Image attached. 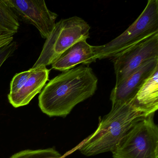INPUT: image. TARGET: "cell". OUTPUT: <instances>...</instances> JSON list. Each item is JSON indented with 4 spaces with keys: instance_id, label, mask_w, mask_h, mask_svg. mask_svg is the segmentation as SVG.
<instances>
[{
    "instance_id": "obj_1",
    "label": "cell",
    "mask_w": 158,
    "mask_h": 158,
    "mask_svg": "<svg viewBox=\"0 0 158 158\" xmlns=\"http://www.w3.org/2000/svg\"><path fill=\"white\" fill-rule=\"evenodd\" d=\"M98 82L88 66L63 72L45 86L39 97V106L50 117H66L77 104L95 94Z\"/></svg>"
},
{
    "instance_id": "obj_2",
    "label": "cell",
    "mask_w": 158,
    "mask_h": 158,
    "mask_svg": "<svg viewBox=\"0 0 158 158\" xmlns=\"http://www.w3.org/2000/svg\"><path fill=\"white\" fill-rule=\"evenodd\" d=\"M134 98L128 101L112 105L111 110L100 121L96 131L77 148L81 153L91 156L112 152L136 123L155 114L139 105Z\"/></svg>"
},
{
    "instance_id": "obj_3",
    "label": "cell",
    "mask_w": 158,
    "mask_h": 158,
    "mask_svg": "<svg viewBox=\"0 0 158 158\" xmlns=\"http://www.w3.org/2000/svg\"><path fill=\"white\" fill-rule=\"evenodd\" d=\"M158 32V1L148 0L141 14L123 34L105 45L94 46L96 59H113Z\"/></svg>"
},
{
    "instance_id": "obj_4",
    "label": "cell",
    "mask_w": 158,
    "mask_h": 158,
    "mask_svg": "<svg viewBox=\"0 0 158 158\" xmlns=\"http://www.w3.org/2000/svg\"><path fill=\"white\" fill-rule=\"evenodd\" d=\"M90 29L89 24L77 16L61 19L56 23L32 69L52 64L74 44L80 40H87L89 38Z\"/></svg>"
},
{
    "instance_id": "obj_5",
    "label": "cell",
    "mask_w": 158,
    "mask_h": 158,
    "mask_svg": "<svg viewBox=\"0 0 158 158\" xmlns=\"http://www.w3.org/2000/svg\"><path fill=\"white\" fill-rule=\"evenodd\" d=\"M151 114L138 122L112 152L113 158H158V127Z\"/></svg>"
},
{
    "instance_id": "obj_6",
    "label": "cell",
    "mask_w": 158,
    "mask_h": 158,
    "mask_svg": "<svg viewBox=\"0 0 158 158\" xmlns=\"http://www.w3.org/2000/svg\"><path fill=\"white\" fill-rule=\"evenodd\" d=\"M158 58V32L113 58L118 85L148 61Z\"/></svg>"
},
{
    "instance_id": "obj_7",
    "label": "cell",
    "mask_w": 158,
    "mask_h": 158,
    "mask_svg": "<svg viewBox=\"0 0 158 158\" xmlns=\"http://www.w3.org/2000/svg\"><path fill=\"white\" fill-rule=\"evenodd\" d=\"M18 18L32 24L47 39L56 24L58 15L49 10L44 1L6 0Z\"/></svg>"
},
{
    "instance_id": "obj_8",
    "label": "cell",
    "mask_w": 158,
    "mask_h": 158,
    "mask_svg": "<svg viewBox=\"0 0 158 158\" xmlns=\"http://www.w3.org/2000/svg\"><path fill=\"white\" fill-rule=\"evenodd\" d=\"M158 67V58L148 61L137 70L118 85L111 92L112 105L131 100Z\"/></svg>"
},
{
    "instance_id": "obj_9",
    "label": "cell",
    "mask_w": 158,
    "mask_h": 158,
    "mask_svg": "<svg viewBox=\"0 0 158 158\" xmlns=\"http://www.w3.org/2000/svg\"><path fill=\"white\" fill-rule=\"evenodd\" d=\"M94 46L82 40L76 43L52 64V69L64 72L78 64L88 65L96 61Z\"/></svg>"
},
{
    "instance_id": "obj_10",
    "label": "cell",
    "mask_w": 158,
    "mask_h": 158,
    "mask_svg": "<svg viewBox=\"0 0 158 158\" xmlns=\"http://www.w3.org/2000/svg\"><path fill=\"white\" fill-rule=\"evenodd\" d=\"M32 69L31 75L23 87L15 94L8 95L9 102L15 108L29 104L48 80L49 70L47 67L41 66Z\"/></svg>"
},
{
    "instance_id": "obj_11",
    "label": "cell",
    "mask_w": 158,
    "mask_h": 158,
    "mask_svg": "<svg viewBox=\"0 0 158 158\" xmlns=\"http://www.w3.org/2000/svg\"><path fill=\"white\" fill-rule=\"evenodd\" d=\"M135 102L139 106L155 112L158 109V67L141 87Z\"/></svg>"
},
{
    "instance_id": "obj_12",
    "label": "cell",
    "mask_w": 158,
    "mask_h": 158,
    "mask_svg": "<svg viewBox=\"0 0 158 158\" xmlns=\"http://www.w3.org/2000/svg\"><path fill=\"white\" fill-rule=\"evenodd\" d=\"M19 27L18 16L6 0H0V36L13 37Z\"/></svg>"
},
{
    "instance_id": "obj_13",
    "label": "cell",
    "mask_w": 158,
    "mask_h": 158,
    "mask_svg": "<svg viewBox=\"0 0 158 158\" xmlns=\"http://www.w3.org/2000/svg\"><path fill=\"white\" fill-rule=\"evenodd\" d=\"M62 156L53 148L25 150L17 152L10 158H60Z\"/></svg>"
},
{
    "instance_id": "obj_14",
    "label": "cell",
    "mask_w": 158,
    "mask_h": 158,
    "mask_svg": "<svg viewBox=\"0 0 158 158\" xmlns=\"http://www.w3.org/2000/svg\"><path fill=\"white\" fill-rule=\"evenodd\" d=\"M32 68L28 71L16 74L11 80L9 94L13 95L17 93L25 85L32 73Z\"/></svg>"
},
{
    "instance_id": "obj_15",
    "label": "cell",
    "mask_w": 158,
    "mask_h": 158,
    "mask_svg": "<svg viewBox=\"0 0 158 158\" xmlns=\"http://www.w3.org/2000/svg\"><path fill=\"white\" fill-rule=\"evenodd\" d=\"M17 48V44L15 41L0 48V68L6 60L12 56Z\"/></svg>"
},
{
    "instance_id": "obj_16",
    "label": "cell",
    "mask_w": 158,
    "mask_h": 158,
    "mask_svg": "<svg viewBox=\"0 0 158 158\" xmlns=\"http://www.w3.org/2000/svg\"><path fill=\"white\" fill-rule=\"evenodd\" d=\"M13 40V37L0 36V48L11 43Z\"/></svg>"
},
{
    "instance_id": "obj_17",
    "label": "cell",
    "mask_w": 158,
    "mask_h": 158,
    "mask_svg": "<svg viewBox=\"0 0 158 158\" xmlns=\"http://www.w3.org/2000/svg\"><path fill=\"white\" fill-rule=\"evenodd\" d=\"M63 158V157H62V158Z\"/></svg>"
}]
</instances>
